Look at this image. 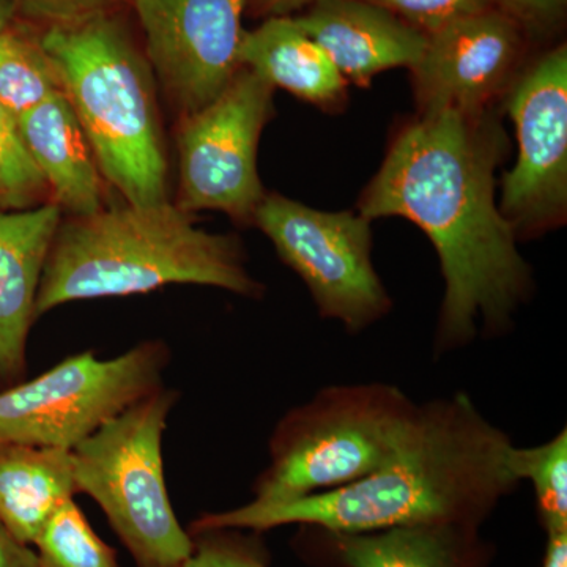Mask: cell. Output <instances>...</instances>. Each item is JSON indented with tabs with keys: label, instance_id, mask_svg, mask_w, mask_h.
<instances>
[{
	"label": "cell",
	"instance_id": "obj_1",
	"mask_svg": "<svg viewBox=\"0 0 567 567\" xmlns=\"http://www.w3.org/2000/svg\"><path fill=\"white\" fill-rule=\"evenodd\" d=\"M507 151L494 110L417 112L358 200V213L371 221L401 216L434 245L445 279L436 354L472 344L480 331L506 333L533 292L532 268L495 197Z\"/></svg>",
	"mask_w": 567,
	"mask_h": 567
},
{
	"label": "cell",
	"instance_id": "obj_2",
	"mask_svg": "<svg viewBox=\"0 0 567 567\" xmlns=\"http://www.w3.org/2000/svg\"><path fill=\"white\" fill-rule=\"evenodd\" d=\"M509 436L480 412L468 394L420 405L402 445L374 473L287 503L205 514L192 533L282 525L368 533L412 525L480 527L520 481L509 466Z\"/></svg>",
	"mask_w": 567,
	"mask_h": 567
},
{
	"label": "cell",
	"instance_id": "obj_3",
	"mask_svg": "<svg viewBox=\"0 0 567 567\" xmlns=\"http://www.w3.org/2000/svg\"><path fill=\"white\" fill-rule=\"evenodd\" d=\"M169 284L218 287L257 297L262 287L229 235L207 233L177 204H128L59 224L39 293L37 317L71 301L147 293Z\"/></svg>",
	"mask_w": 567,
	"mask_h": 567
},
{
	"label": "cell",
	"instance_id": "obj_4",
	"mask_svg": "<svg viewBox=\"0 0 567 567\" xmlns=\"http://www.w3.org/2000/svg\"><path fill=\"white\" fill-rule=\"evenodd\" d=\"M80 121L100 173L126 203L167 200L155 80L125 28L110 13L48 25L40 37Z\"/></svg>",
	"mask_w": 567,
	"mask_h": 567
},
{
	"label": "cell",
	"instance_id": "obj_5",
	"mask_svg": "<svg viewBox=\"0 0 567 567\" xmlns=\"http://www.w3.org/2000/svg\"><path fill=\"white\" fill-rule=\"evenodd\" d=\"M417 412L420 405L388 383L323 388L276 425L254 502H292L363 480L393 456Z\"/></svg>",
	"mask_w": 567,
	"mask_h": 567
},
{
	"label": "cell",
	"instance_id": "obj_6",
	"mask_svg": "<svg viewBox=\"0 0 567 567\" xmlns=\"http://www.w3.org/2000/svg\"><path fill=\"white\" fill-rule=\"evenodd\" d=\"M177 399L159 386L71 450L78 494L99 503L137 567H181L193 551L164 483L163 434Z\"/></svg>",
	"mask_w": 567,
	"mask_h": 567
},
{
	"label": "cell",
	"instance_id": "obj_7",
	"mask_svg": "<svg viewBox=\"0 0 567 567\" xmlns=\"http://www.w3.org/2000/svg\"><path fill=\"white\" fill-rule=\"evenodd\" d=\"M169 350L158 341L99 360L73 354L29 382L0 391V445L74 450L111 417L162 386Z\"/></svg>",
	"mask_w": 567,
	"mask_h": 567
},
{
	"label": "cell",
	"instance_id": "obj_8",
	"mask_svg": "<svg viewBox=\"0 0 567 567\" xmlns=\"http://www.w3.org/2000/svg\"><path fill=\"white\" fill-rule=\"evenodd\" d=\"M252 223L303 279L323 319L357 334L393 308L372 262L371 219L361 213L316 210L281 194H265Z\"/></svg>",
	"mask_w": 567,
	"mask_h": 567
},
{
	"label": "cell",
	"instance_id": "obj_9",
	"mask_svg": "<svg viewBox=\"0 0 567 567\" xmlns=\"http://www.w3.org/2000/svg\"><path fill=\"white\" fill-rule=\"evenodd\" d=\"M275 89L240 69L213 102L183 117L178 133V207L218 210L252 223L265 197L257 151L274 115Z\"/></svg>",
	"mask_w": 567,
	"mask_h": 567
},
{
	"label": "cell",
	"instance_id": "obj_10",
	"mask_svg": "<svg viewBox=\"0 0 567 567\" xmlns=\"http://www.w3.org/2000/svg\"><path fill=\"white\" fill-rule=\"evenodd\" d=\"M517 159L502 182L499 212L517 240L558 229L567 218V48L525 66L506 95Z\"/></svg>",
	"mask_w": 567,
	"mask_h": 567
},
{
	"label": "cell",
	"instance_id": "obj_11",
	"mask_svg": "<svg viewBox=\"0 0 567 567\" xmlns=\"http://www.w3.org/2000/svg\"><path fill=\"white\" fill-rule=\"evenodd\" d=\"M147 61L183 115L203 110L238 65L248 0H134Z\"/></svg>",
	"mask_w": 567,
	"mask_h": 567
},
{
	"label": "cell",
	"instance_id": "obj_12",
	"mask_svg": "<svg viewBox=\"0 0 567 567\" xmlns=\"http://www.w3.org/2000/svg\"><path fill=\"white\" fill-rule=\"evenodd\" d=\"M522 24L495 9L451 22L427 35L412 85L420 112L457 111L480 114L494 110L496 100L520 76Z\"/></svg>",
	"mask_w": 567,
	"mask_h": 567
},
{
	"label": "cell",
	"instance_id": "obj_13",
	"mask_svg": "<svg viewBox=\"0 0 567 567\" xmlns=\"http://www.w3.org/2000/svg\"><path fill=\"white\" fill-rule=\"evenodd\" d=\"M293 20L358 87H369L386 70H412L427 44L423 32L365 0H315Z\"/></svg>",
	"mask_w": 567,
	"mask_h": 567
},
{
	"label": "cell",
	"instance_id": "obj_14",
	"mask_svg": "<svg viewBox=\"0 0 567 567\" xmlns=\"http://www.w3.org/2000/svg\"><path fill=\"white\" fill-rule=\"evenodd\" d=\"M61 221L54 203L0 210V385L24 374L41 274Z\"/></svg>",
	"mask_w": 567,
	"mask_h": 567
},
{
	"label": "cell",
	"instance_id": "obj_15",
	"mask_svg": "<svg viewBox=\"0 0 567 567\" xmlns=\"http://www.w3.org/2000/svg\"><path fill=\"white\" fill-rule=\"evenodd\" d=\"M18 126L54 204L61 210L70 212L71 216H87L102 210V173L62 89L25 112Z\"/></svg>",
	"mask_w": 567,
	"mask_h": 567
},
{
	"label": "cell",
	"instance_id": "obj_16",
	"mask_svg": "<svg viewBox=\"0 0 567 567\" xmlns=\"http://www.w3.org/2000/svg\"><path fill=\"white\" fill-rule=\"evenodd\" d=\"M238 65L327 112L344 110L349 100V82L293 18L271 17L244 32Z\"/></svg>",
	"mask_w": 567,
	"mask_h": 567
},
{
	"label": "cell",
	"instance_id": "obj_17",
	"mask_svg": "<svg viewBox=\"0 0 567 567\" xmlns=\"http://www.w3.org/2000/svg\"><path fill=\"white\" fill-rule=\"evenodd\" d=\"M319 529L328 558L339 567H486L476 527L412 525L368 533Z\"/></svg>",
	"mask_w": 567,
	"mask_h": 567
},
{
	"label": "cell",
	"instance_id": "obj_18",
	"mask_svg": "<svg viewBox=\"0 0 567 567\" xmlns=\"http://www.w3.org/2000/svg\"><path fill=\"white\" fill-rule=\"evenodd\" d=\"M74 494L71 451L0 445V520L22 544L33 546L48 518Z\"/></svg>",
	"mask_w": 567,
	"mask_h": 567
},
{
	"label": "cell",
	"instance_id": "obj_19",
	"mask_svg": "<svg viewBox=\"0 0 567 567\" xmlns=\"http://www.w3.org/2000/svg\"><path fill=\"white\" fill-rule=\"evenodd\" d=\"M61 89L59 71L40 37L13 24L0 32V102L17 121Z\"/></svg>",
	"mask_w": 567,
	"mask_h": 567
},
{
	"label": "cell",
	"instance_id": "obj_20",
	"mask_svg": "<svg viewBox=\"0 0 567 567\" xmlns=\"http://www.w3.org/2000/svg\"><path fill=\"white\" fill-rule=\"evenodd\" d=\"M509 466L535 491L537 516L547 535L567 532V431L533 447L513 446Z\"/></svg>",
	"mask_w": 567,
	"mask_h": 567
},
{
	"label": "cell",
	"instance_id": "obj_21",
	"mask_svg": "<svg viewBox=\"0 0 567 567\" xmlns=\"http://www.w3.org/2000/svg\"><path fill=\"white\" fill-rule=\"evenodd\" d=\"M33 546L40 567H121L73 498L48 518Z\"/></svg>",
	"mask_w": 567,
	"mask_h": 567
},
{
	"label": "cell",
	"instance_id": "obj_22",
	"mask_svg": "<svg viewBox=\"0 0 567 567\" xmlns=\"http://www.w3.org/2000/svg\"><path fill=\"white\" fill-rule=\"evenodd\" d=\"M48 192L22 142L17 118L0 102V208H31Z\"/></svg>",
	"mask_w": 567,
	"mask_h": 567
},
{
	"label": "cell",
	"instance_id": "obj_23",
	"mask_svg": "<svg viewBox=\"0 0 567 567\" xmlns=\"http://www.w3.org/2000/svg\"><path fill=\"white\" fill-rule=\"evenodd\" d=\"M365 2L391 11L424 35H432L462 18L499 9L498 0H365Z\"/></svg>",
	"mask_w": 567,
	"mask_h": 567
},
{
	"label": "cell",
	"instance_id": "obj_24",
	"mask_svg": "<svg viewBox=\"0 0 567 567\" xmlns=\"http://www.w3.org/2000/svg\"><path fill=\"white\" fill-rule=\"evenodd\" d=\"M192 536V555L181 567H268L257 544L237 529H208Z\"/></svg>",
	"mask_w": 567,
	"mask_h": 567
},
{
	"label": "cell",
	"instance_id": "obj_25",
	"mask_svg": "<svg viewBox=\"0 0 567 567\" xmlns=\"http://www.w3.org/2000/svg\"><path fill=\"white\" fill-rule=\"evenodd\" d=\"M126 0H13L17 14L50 25L69 24L93 14L110 13L112 7Z\"/></svg>",
	"mask_w": 567,
	"mask_h": 567
},
{
	"label": "cell",
	"instance_id": "obj_26",
	"mask_svg": "<svg viewBox=\"0 0 567 567\" xmlns=\"http://www.w3.org/2000/svg\"><path fill=\"white\" fill-rule=\"evenodd\" d=\"M499 9L516 18L520 24L548 28L565 11L566 0H498Z\"/></svg>",
	"mask_w": 567,
	"mask_h": 567
},
{
	"label": "cell",
	"instance_id": "obj_27",
	"mask_svg": "<svg viewBox=\"0 0 567 567\" xmlns=\"http://www.w3.org/2000/svg\"><path fill=\"white\" fill-rule=\"evenodd\" d=\"M0 567H40L37 551L22 544L0 520Z\"/></svg>",
	"mask_w": 567,
	"mask_h": 567
},
{
	"label": "cell",
	"instance_id": "obj_28",
	"mask_svg": "<svg viewBox=\"0 0 567 567\" xmlns=\"http://www.w3.org/2000/svg\"><path fill=\"white\" fill-rule=\"evenodd\" d=\"M315 0H248V6L256 13L265 14V17H287L295 10L303 9L311 6Z\"/></svg>",
	"mask_w": 567,
	"mask_h": 567
},
{
	"label": "cell",
	"instance_id": "obj_29",
	"mask_svg": "<svg viewBox=\"0 0 567 567\" xmlns=\"http://www.w3.org/2000/svg\"><path fill=\"white\" fill-rule=\"evenodd\" d=\"M543 567H567V532L548 535Z\"/></svg>",
	"mask_w": 567,
	"mask_h": 567
},
{
	"label": "cell",
	"instance_id": "obj_30",
	"mask_svg": "<svg viewBox=\"0 0 567 567\" xmlns=\"http://www.w3.org/2000/svg\"><path fill=\"white\" fill-rule=\"evenodd\" d=\"M14 17H17V10H14L13 0H0V32L13 24Z\"/></svg>",
	"mask_w": 567,
	"mask_h": 567
}]
</instances>
